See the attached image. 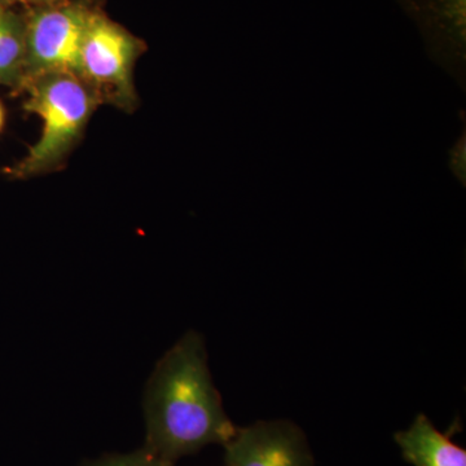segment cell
Listing matches in <instances>:
<instances>
[{"instance_id": "cell-6", "label": "cell", "mask_w": 466, "mask_h": 466, "mask_svg": "<svg viewBox=\"0 0 466 466\" xmlns=\"http://www.w3.org/2000/svg\"><path fill=\"white\" fill-rule=\"evenodd\" d=\"M394 441L412 466H466V451L441 433L424 413H419L407 429L397 431Z\"/></svg>"}, {"instance_id": "cell-7", "label": "cell", "mask_w": 466, "mask_h": 466, "mask_svg": "<svg viewBox=\"0 0 466 466\" xmlns=\"http://www.w3.org/2000/svg\"><path fill=\"white\" fill-rule=\"evenodd\" d=\"M25 17L0 5V85L20 92L25 72Z\"/></svg>"}, {"instance_id": "cell-10", "label": "cell", "mask_w": 466, "mask_h": 466, "mask_svg": "<svg viewBox=\"0 0 466 466\" xmlns=\"http://www.w3.org/2000/svg\"><path fill=\"white\" fill-rule=\"evenodd\" d=\"M5 106H3L2 101H0V130H2L3 126H5Z\"/></svg>"}, {"instance_id": "cell-2", "label": "cell", "mask_w": 466, "mask_h": 466, "mask_svg": "<svg viewBox=\"0 0 466 466\" xmlns=\"http://www.w3.org/2000/svg\"><path fill=\"white\" fill-rule=\"evenodd\" d=\"M23 92L27 95L24 108L41 118L42 131L25 157L8 168L7 175L14 179L51 173L66 164L100 106L79 76L66 73L38 76Z\"/></svg>"}, {"instance_id": "cell-5", "label": "cell", "mask_w": 466, "mask_h": 466, "mask_svg": "<svg viewBox=\"0 0 466 466\" xmlns=\"http://www.w3.org/2000/svg\"><path fill=\"white\" fill-rule=\"evenodd\" d=\"M223 449L225 466H315L305 431L289 420L238 428Z\"/></svg>"}, {"instance_id": "cell-11", "label": "cell", "mask_w": 466, "mask_h": 466, "mask_svg": "<svg viewBox=\"0 0 466 466\" xmlns=\"http://www.w3.org/2000/svg\"><path fill=\"white\" fill-rule=\"evenodd\" d=\"M0 5H5V0H0Z\"/></svg>"}, {"instance_id": "cell-4", "label": "cell", "mask_w": 466, "mask_h": 466, "mask_svg": "<svg viewBox=\"0 0 466 466\" xmlns=\"http://www.w3.org/2000/svg\"><path fill=\"white\" fill-rule=\"evenodd\" d=\"M97 0H60L25 15V72L20 91L33 79L48 75L78 76L79 56Z\"/></svg>"}, {"instance_id": "cell-9", "label": "cell", "mask_w": 466, "mask_h": 466, "mask_svg": "<svg viewBox=\"0 0 466 466\" xmlns=\"http://www.w3.org/2000/svg\"><path fill=\"white\" fill-rule=\"evenodd\" d=\"M60 0H5V5L11 7L12 5H23L29 9L46 7V5H54Z\"/></svg>"}, {"instance_id": "cell-1", "label": "cell", "mask_w": 466, "mask_h": 466, "mask_svg": "<svg viewBox=\"0 0 466 466\" xmlns=\"http://www.w3.org/2000/svg\"><path fill=\"white\" fill-rule=\"evenodd\" d=\"M143 410L144 446L174 464L211 444L225 446L238 431L214 385L204 337L195 330L184 334L156 364Z\"/></svg>"}, {"instance_id": "cell-3", "label": "cell", "mask_w": 466, "mask_h": 466, "mask_svg": "<svg viewBox=\"0 0 466 466\" xmlns=\"http://www.w3.org/2000/svg\"><path fill=\"white\" fill-rule=\"evenodd\" d=\"M147 46L97 8L92 15L79 56L78 76L100 104L133 112L137 106L134 72Z\"/></svg>"}, {"instance_id": "cell-8", "label": "cell", "mask_w": 466, "mask_h": 466, "mask_svg": "<svg viewBox=\"0 0 466 466\" xmlns=\"http://www.w3.org/2000/svg\"><path fill=\"white\" fill-rule=\"evenodd\" d=\"M174 462L161 458L148 447L127 453H106L97 459L85 460L79 466H174Z\"/></svg>"}]
</instances>
